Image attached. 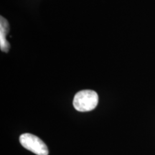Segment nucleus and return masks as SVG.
<instances>
[{
	"label": "nucleus",
	"mask_w": 155,
	"mask_h": 155,
	"mask_svg": "<svg viewBox=\"0 0 155 155\" xmlns=\"http://www.w3.org/2000/svg\"><path fill=\"white\" fill-rule=\"evenodd\" d=\"M98 96L91 90H83L78 92L73 99V106L77 111L86 112L94 110L98 105Z\"/></svg>",
	"instance_id": "1"
},
{
	"label": "nucleus",
	"mask_w": 155,
	"mask_h": 155,
	"mask_svg": "<svg viewBox=\"0 0 155 155\" xmlns=\"http://www.w3.org/2000/svg\"><path fill=\"white\" fill-rule=\"evenodd\" d=\"M19 142L23 147L37 155H48V148L39 137L32 134H23L19 137Z\"/></svg>",
	"instance_id": "2"
},
{
	"label": "nucleus",
	"mask_w": 155,
	"mask_h": 155,
	"mask_svg": "<svg viewBox=\"0 0 155 155\" xmlns=\"http://www.w3.org/2000/svg\"><path fill=\"white\" fill-rule=\"evenodd\" d=\"M9 25L8 21L5 17L1 16L0 21V47L2 51L7 53L9 50V43L7 41L6 36L9 33Z\"/></svg>",
	"instance_id": "3"
}]
</instances>
